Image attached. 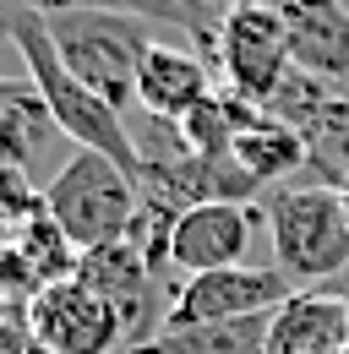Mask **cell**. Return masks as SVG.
<instances>
[{
	"label": "cell",
	"mask_w": 349,
	"mask_h": 354,
	"mask_svg": "<svg viewBox=\"0 0 349 354\" xmlns=\"http://www.w3.org/2000/svg\"><path fill=\"white\" fill-rule=\"evenodd\" d=\"M0 28L22 60V77L39 88L44 109L55 115V126L71 136V147H87V153H104L115 158L131 180H136V142H131V126L115 104H104L98 93L87 88L77 71H66L60 49L44 28V11L33 6H17V0H0Z\"/></svg>",
	"instance_id": "obj_1"
},
{
	"label": "cell",
	"mask_w": 349,
	"mask_h": 354,
	"mask_svg": "<svg viewBox=\"0 0 349 354\" xmlns=\"http://www.w3.org/2000/svg\"><path fill=\"white\" fill-rule=\"evenodd\" d=\"M273 262L295 289H322L349 267V213L344 191L328 185H273L267 196Z\"/></svg>",
	"instance_id": "obj_2"
},
{
	"label": "cell",
	"mask_w": 349,
	"mask_h": 354,
	"mask_svg": "<svg viewBox=\"0 0 349 354\" xmlns=\"http://www.w3.org/2000/svg\"><path fill=\"white\" fill-rule=\"evenodd\" d=\"M44 28L60 49L66 71H77L120 115L136 109V71H142L147 49L159 44L153 22L126 17V11H44Z\"/></svg>",
	"instance_id": "obj_3"
},
{
	"label": "cell",
	"mask_w": 349,
	"mask_h": 354,
	"mask_svg": "<svg viewBox=\"0 0 349 354\" xmlns=\"http://www.w3.org/2000/svg\"><path fill=\"white\" fill-rule=\"evenodd\" d=\"M136 180L104 158V153H87V147H71L66 169L44 185V213L66 229V240L77 251H93V245H115L131 234V218H136Z\"/></svg>",
	"instance_id": "obj_4"
},
{
	"label": "cell",
	"mask_w": 349,
	"mask_h": 354,
	"mask_svg": "<svg viewBox=\"0 0 349 354\" xmlns=\"http://www.w3.org/2000/svg\"><path fill=\"white\" fill-rule=\"evenodd\" d=\"M208 66L218 71L224 93H235L240 104H267L273 93L284 88V77L295 71L289 55V28L278 6H257V0H235L218 22V39Z\"/></svg>",
	"instance_id": "obj_5"
},
{
	"label": "cell",
	"mask_w": 349,
	"mask_h": 354,
	"mask_svg": "<svg viewBox=\"0 0 349 354\" xmlns=\"http://www.w3.org/2000/svg\"><path fill=\"white\" fill-rule=\"evenodd\" d=\"M289 295H301L278 267H218V272H197L180 278V295L170 306V327L164 333H186V327H213V322H240V316H273Z\"/></svg>",
	"instance_id": "obj_6"
},
{
	"label": "cell",
	"mask_w": 349,
	"mask_h": 354,
	"mask_svg": "<svg viewBox=\"0 0 349 354\" xmlns=\"http://www.w3.org/2000/svg\"><path fill=\"white\" fill-rule=\"evenodd\" d=\"M28 333L49 354H115V349H126L120 310L109 306L104 295H93L82 278H60V283L39 289L33 306H28Z\"/></svg>",
	"instance_id": "obj_7"
},
{
	"label": "cell",
	"mask_w": 349,
	"mask_h": 354,
	"mask_svg": "<svg viewBox=\"0 0 349 354\" xmlns=\"http://www.w3.org/2000/svg\"><path fill=\"white\" fill-rule=\"evenodd\" d=\"M257 229H262V213L251 202H197L174 218L170 267L180 278L218 272V267H246Z\"/></svg>",
	"instance_id": "obj_8"
},
{
	"label": "cell",
	"mask_w": 349,
	"mask_h": 354,
	"mask_svg": "<svg viewBox=\"0 0 349 354\" xmlns=\"http://www.w3.org/2000/svg\"><path fill=\"white\" fill-rule=\"evenodd\" d=\"M208 93H213V66L191 44L159 39V44L147 49L142 71H136V109H147V115H159V120L191 115Z\"/></svg>",
	"instance_id": "obj_9"
},
{
	"label": "cell",
	"mask_w": 349,
	"mask_h": 354,
	"mask_svg": "<svg viewBox=\"0 0 349 354\" xmlns=\"http://www.w3.org/2000/svg\"><path fill=\"white\" fill-rule=\"evenodd\" d=\"M295 71L349 88V11L339 0H289L284 6Z\"/></svg>",
	"instance_id": "obj_10"
},
{
	"label": "cell",
	"mask_w": 349,
	"mask_h": 354,
	"mask_svg": "<svg viewBox=\"0 0 349 354\" xmlns=\"http://www.w3.org/2000/svg\"><path fill=\"white\" fill-rule=\"evenodd\" d=\"M349 306L328 289H301L273 310V354H344Z\"/></svg>",
	"instance_id": "obj_11"
},
{
	"label": "cell",
	"mask_w": 349,
	"mask_h": 354,
	"mask_svg": "<svg viewBox=\"0 0 349 354\" xmlns=\"http://www.w3.org/2000/svg\"><path fill=\"white\" fill-rule=\"evenodd\" d=\"M17 6H33V11H126V17H142L153 28H180L202 60L213 55L218 22L229 11V0H17Z\"/></svg>",
	"instance_id": "obj_12"
},
{
	"label": "cell",
	"mask_w": 349,
	"mask_h": 354,
	"mask_svg": "<svg viewBox=\"0 0 349 354\" xmlns=\"http://www.w3.org/2000/svg\"><path fill=\"white\" fill-rule=\"evenodd\" d=\"M235 158L267 191V185H284L295 169H305V136L295 126H284V120H273L267 109H251L240 136H235Z\"/></svg>",
	"instance_id": "obj_13"
},
{
	"label": "cell",
	"mask_w": 349,
	"mask_h": 354,
	"mask_svg": "<svg viewBox=\"0 0 349 354\" xmlns=\"http://www.w3.org/2000/svg\"><path fill=\"white\" fill-rule=\"evenodd\" d=\"M153 349L159 354H273V316H240V322L164 333Z\"/></svg>",
	"instance_id": "obj_14"
},
{
	"label": "cell",
	"mask_w": 349,
	"mask_h": 354,
	"mask_svg": "<svg viewBox=\"0 0 349 354\" xmlns=\"http://www.w3.org/2000/svg\"><path fill=\"white\" fill-rule=\"evenodd\" d=\"M39 289H44V278L33 272V262L22 257V245H17L11 234H0V310L28 316V306H33Z\"/></svg>",
	"instance_id": "obj_15"
},
{
	"label": "cell",
	"mask_w": 349,
	"mask_h": 354,
	"mask_svg": "<svg viewBox=\"0 0 349 354\" xmlns=\"http://www.w3.org/2000/svg\"><path fill=\"white\" fill-rule=\"evenodd\" d=\"M28 349H33L28 316H17V310H0V354H28Z\"/></svg>",
	"instance_id": "obj_16"
},
{
	"label": "cell",
	"mask_w": 349,
	"mask_h": 354,
	"mask_svg": "<svg viewBox=\"0 0 349 354\" xmlns=\"http://www.w3.org/2000/svg\"><path fill=\"white\" fill-rule=\"evenodd\" d=\"M28 93H33L28 77H6V71H0V120H6V115H11V104H22Z\"/></svg>",
	"instance_id": "obj_17"
},
{
	"label": "cell",
	"mask_w": 349,
	"mask_h": 354,
	"mask_svg": "<svg viewBox=\"0 0 349 354\" xmlns=\"http://www.w3.org/2000/svg\"><path fill=\"white\" fill-rule=\"evenodd\" d=\"M322 289H328V295H339V300L349 306V267L339 272V278H333V283H322Z\"/></svg>",
	"instance_id": "obj_18"
},
{
	"label": "cell",
	"mask_w": 349,
	"mask_h": 354,
	"mask_svg": "<svg viewBox=\"0 0 349 354\" xmlns=\"http://www.w3.org/2000/svg\"><path fill=\"white\" fill-rule=\"evenodd\" d=\"M115 354H159V349H153V344H147V349H131L126 344V349H115Z\"/></svg>",
	"instance_id": "obj_19"
},
{
	"label": "cell",
	"mask_w": 349,
	"mask_h": 354,
	"mask_svg": "<svg viewBox=\"0 0 349 354\" xmlns=\"http://www.w3.org/2000/svg\"><path fill=\"white\" fill-rule=\"evenodd\" d=\"M229 6H235V0H229ZM257 6H278V11H284V6H289V0H257Z\"/></svg>",
	"instance_id": "obj_20"
},
{
	"label": "cell",
	"mask_w": 349,
	"mask_h": 354,
	"mask_svg": "<svg viewBox=\"0 0 349 354\" xmlns=\"http://www.w3.org/2000/svg\"><path fill=\"white\" fill-rule=\"evenodd\" d=\"M28 354H49V349H44V344H33V349H28Z\"/></svg>",
	"instance_id": "obj_21"
},
{
	"label": "cell",
	"mask_w": 349,
	"mask_h": 354,
	"mask_svg": "<svg viewBox=\"0 0 349 354\" xmlns=\"http://www.w3.org/2000/svg\"><path fill=\"white\" fill-rule=\"evenodd\" d=\"M344 213H349V191H344Z\"/></svg>",
	"instance_id": "obj_22"
},
{
	"label": "cell",
	"mask_w": 349,
	"mask_h": 354,
	"mask_svg": "<svg viewBox=\"0 0 349 354\" xmlns=\"http://www.w3.org/2000/svg\"><path fill=\"white\" fill-rule=\"evenodd\" d=\"M0 39H6V28H0ZM6 44H11V39H6Z\"/></svg>",
	"instance_id": "obj_23"
},
{
	"label": "cell",
	"mask_w": 349,
	"mask_h": 354,
	"mask_svg": "<svg viewBox=\"0 0 349 354\" xmlns=\"http://www.w3.org/2000/svg\"><path fill=\"white\" fill-rule=\"evenodd\" d=\"M339 6H344V11H349V0H339Z\"/></svg>",
	"instance_id": "obj_24"
},
{
	"label": "cell",
	"mask_w": 349,
	"mask_h": 354,
	"mask_svg": "<svg viewBox=\"0 0 349 354\" xmlns=\"http://www.w3.org/2000/svg\"><path fill=\"white\" fill-rule=\"evenodd\" d=\"M344 354H349V349H344Z\"/></svg>",
	"instance_id": "obj_25"
}]
</instances>
